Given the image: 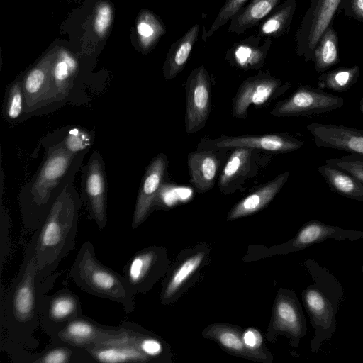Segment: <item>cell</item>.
Wrapping results in <instances>:
<instances>
[{"mask_svg": "<svg viewBox=\"0 0 363 363\" xmlns=\"http://www.w3.org/2000/svg\"><path fill=\"white\" fill-rule=\"evenodd\" d=\"M269 153L248 147L230 149L218 177L220 191L232 194L246 189L271 162Z\"/></svg>", "mask_w": 363, "mask_h": 363, "instance_id": "8992f818", "label": "cell"}, {"mask_svg": "<svg viewBox=\"0 0 363 363\" xmlns=\"http://www.w3.org/2000/svg\"><path fill=\"white\" fill-rule=\"evenodd\" d=\"M82 201L72 179L33 233L38 274L43 280L56 272L74 247Z\"/></svg>", "mask_w": 363, "mask_h": 363, "instance_id": "3957f363", "label": "cell"}, {"mask_svg": "<svg viewBox=\"0 0 363 363\" xmlns=\"http://www.w3.org/2000/svg\"><path fill=\"white\" fill-rule=\"evenodd\" d=\"M289 177L282 172L265 184L257 186L250 194L238 202L229 212L228 219L235 220L251 215L264 208L281 191Z\"/></svg>", "mask_w": 363, "mask_h": 363, "instance_id": "7402d4cb", "label": "cell"}, {"mask_svg": "<svg viewBox=\"0 0 363 363\" xmlns=\"http://www.w3.org/2000/svg\"><path fill=\"white\" fill-rule=\"evenodd\" d=\"M203 143L213 147L233 149L248 147L272 153H288L300 149L303 142L288 133H276L257 135H221L211 139L204 137Z\"/></svg>", "mask_w": 363, "mask_h": 363, "instance_id": "4fadbf2b", "label": "cell"}, {"mask_svg": "<svg viewBox=\"0 0 363 363\" xmlns=\"http://www.w3.org/2000/svg\"><path fill=\"white\" fill-rule=\"evenodd\" d=\"M208 334L230 352L253 356L245 347L242 335L235 329L223 325H215L211 328Z\"/></svg>", "mask_w": 363, "mask_h": 363, "instance_id": "d6a6232c", "label": "cell"}, {"mask_svg": "<svg viewBox=\"0 0 363 363\" xmlns=\"http://www.w3.org/2000/svg\"><path fill=\"white\" fill-rule=\"evenodd\" d=\"M330 189L342 196L363 201V183L350 173L325 164L317 168Z\"/></svg>", "mask_w": 363, "mask_h": 363, "instance_id": "484cf974", "label": "cell"}, {"mask_svg": "<svg viewBox=\"0 0 363 363\" xmlns=\"http://www.w3.org/2000/svg\"><path fill=\"white\" fill-rule=\"evenodd\" d=\"M105 164L99 151H94L86 164L82 168V201L89 217L100 230L107 223V187Z\"/></svg>", "mask_w": 363, "mask_h": 363, "instance_id": "8fae6325", "label": "cell"}, {"mask_svg": "<svg viewBox=\"0 0 363 363\" xmlns=\"http://www.w3.org/2000/svg\"><path fill=\"white\" fill-rule=\"evenodd\" d=\"M359 110L363 113V97L362 98L359 103Z\"/></svg>", "mask_w": 363, "mask_h": 363, "instance_id": "b9f144b4", "label": "cell"}, {"mask_svg": "<svg viewBox=\"0 0 363 363\" xmlns=\"http://www.w3.org/2000/svg\"><path fill=\"white\" fill-rule=\"evenodd\" d=\"M81 314L83 313L78 296L69 289H61L43 298L40 325L50 337L68 321Z\"/></svg>", "mask_w": 363, "mask_h": 363, "instance_id": "2e32d148", "label": "cell"}, {"mask_svg": "<svg viewBox=\"0 0 363 363\" xmlns=\"http://www.w3.org/2000/svg\"><path fill=\"white\" fill-rule=\"evenodd\" d=\"M337 43V33L330 26L325 30L313 50L312 61L318 73L322 74L339 62Z\"/></svg>", "mask_w": 363, "mask_h": 363, "instance_id": "f1b7e54d", "label": "cell"}, {"mask_svg": "<svg viewBox=\"0 0 363 363\" xmlns=\"http://www.w3.org/2000/svg\"><path fill=\"white\" fill-rule=\"evenodd\" d=\"M25 96L23 82H15L6 91L3 114L9 121H15L23 116Z\"/></svg>", "mask_w": 363, "mask_h": 363, "instance_id": "836d02e7", "label": "cell"}, {"mask_svg": "<svg viewBox=\"0 0 363 363\" xmlns=\"http://www.w3.org/2000/svg\"><path fill=\"white\" fill-rule=\"evenodd\" d=\"M161 255L158 248L147 247L135 253L123 267V277L135 295L152 286L159 273Z\"/></svg>", "mask_w": 363, "mask_h": 363, "instance_id": "ac0fdd59", "label": "cell"}, {"mask_svg": "<svg viewBox=\"0 0 363 363\" xmlns=\"http://www.w3.org/2000/svg\"><path fill=\"white\" fill-rule=\"evenodd\" d=\"M116 329V326L101 325L81 314L68 321L50 337L52 342L66 343L87 350L110 337Z\"/></svg>", "mask_w": 363, "mask_h": 363, "instance_id": "9a60e30c", "label": "cell"}, {"mask_svg": "<svg viewBox=\"0 0 363 363\" xmlns=\"http://www.w3.org/2000/svg\"><path fill=\"white\" fill-rule=\"evenodd\" d=\"M262 40L257 35H253L234 43L227 49L225 59L230 66L243 71L261 69L272 43L271 38H264L260 44Z\"/></svg>", "mask_w": 363, "mask_h": 363, "instance_id": "ffe728a7", "label": "cell"}, {"mask_svg": "<svg viewBox=\"0 0 363 363\" xmlns=\"http://www.w3.org/2000/svg\"><path fill=\"white\" fill-rule=\"evenodd\" d=\"M279 1L280 0H250L231 18L228 27V32L240 35L258 26Z\"/></svg>", "mask_w": 363, "mask_h": 363, "instance_id": "cb8c5ba5", "label": "cell"}, {"mask_svg": "<svg viewBox=\"0 0 363 363\" xmlns=\"http://www.w3.org/2000/svg\"><path fill=\"white\" fill-rule=\"evenodd\" d=\"M305 265L313 282L303 291L302 298L315 330L311 350L317 353L336 330V315L345 294L340 282L324 267L311 259L306 260Z\"/></svg>", "mask_w": 363, "mask_h": 363, "instance_id": "277c9868", "label": "cell"}, {"mask_svg": "<svg viewBox=\"0 0 363 363\" xmlns=\"http://www.w3.org/2000/svg\"><path fill=\"white\" fill-rule=\"evenodd\" d=\"M204 257L203 252H199L186 259L174 272L162 293V299L171 298L186 279L197 269Z\"/></svg>", "mask_w": 363, "mask_h": 363, "instance_id": "4dcf8cb0", "label": "cell"}, {"mask_svg": "<svg viewBox=\"0 0 363 363\" xmlns=\"http://www.w3.org/2000/svg\"><path fill=\"white\" fill-rule=\"evenodd\" d=\"M342 0H310L296 34V54L312 61L313 50L340 8Z\"/></svg>", "mask_w": 363, "mask_h": 363, "instance_id": "9c48e42d", "label": "cell"}, {"mask_svg": "<svg viewBox=\"0 0 363 363\" xmlns=\"http://www.w3.org/2000/svg\"><path fill=\"white\" fill-rule=\"evenodd\" d=\"M342 97L309 85H299L286 99L278 101L270 111L277 118L320 115L342 107Z\"/></svg>", "mask_w": 363, "mask_h": 363, "instance_id": "ba28073f", "label": "cell"}, {"mask_svg": "<svg viewBox=\"0 0 363 363\" xmlns=\"http://www.w3.org/2000/svg\"><path fill=\"white\" fill-rule=\"evenodd\" d=\"M186 132L188 135L203 129L207 123L212 102L211 76L203 65L194 68L184 84Z\"/></svg>", "mask_w": 363, "mask_h": 363, "instance_id": "30bf717a", "label": "cell"}, {"mask_svg": "<svg viewBox=\"0 0 363 363\" xmlns=\"http://www.w3.org/2000/svg\"><path fill=\"white\" fill-rule=\"evenodd\" d=\"M168 164L167 155L161 152L153 157L147 167L133 211L131 223L133 229L141 225L153 210L156 199L164 184Z\"/></svg>", "mask_w": 363, "mask_h": 363, "instance_id": "5bb4252c", "label": "cell"}, {"mask_svg": "<svg viewBox=\"0 0 363 363\" xmlns=\"http://www.w3.org/2000/svg\"><path fill=\"white\" fill-rule=\"evenodd\" d=\"M297 6L296 0H286L279 4L265 17L257 28L262 39L279 38L289 31Z\"/></svg>", "mask_w": 363, "mask_h": 363, "instance_id": "d4e9b609", "label": "cell"}, {"mask_svg": "<svg viewBox=\"0 0 363 363\" xmlns=\"http://www.w3.org/2000/svg\"><path fill=\"white\" fill-rule=\"evenodd\" d=\"M274 328L286 333L297 345L306 335V321L298 301L292 291L279 294L274 307Z\"/></svg>", "mask_w": 363, "mask_h": 363, "instance_id": "d6986e66", "label": "cell"}, {"mask_svg": "<svg viewBox=\"0 0 363 363\" xmlns=\"http://www.w3.org/2000/svg\"><path fill=\"white\" fill-rule=\"evenodd\" d=\"M9 227L10 218L1 207V268L4 260L6 259L9 250Z\"/></svg>", "mask_w": 363, "mask_h": 363, "instance_id": "8d00e7d4", "label": "cell"}, {"mask_svg": "<svg viewBox=\"0 0 363 363\" xmlns=\"http://www.w3.org/2000/svg\"><path fill=\"white\" fill-rule=\"evenodd\" d=\"M242 338L245 347L253 356L259 357L258 350L260 349L263 340L259 332L254 328L246 330Z\"/></svg>", "mask_w": 363, "mask_h": 363, "instance_id": "74e56055", "label": "cell"}, {"mask_svg": "<svg viewBox=\"0 0 363 363\" xmlns=\"http://www.w3.org/2000/svg\"><path fill=\"white\" fill-rule=\"evenodd\" d=\"M345 13L350 18L363 21V0H356Z\"/></svg>", "mask_w": 363, "mask_h": 363, "instance_id": "ab89813d", "label": "cell"}, {"mask_svg": "<svg viewBox=\"0 0 363 363\" xmlns=\"http://www.w3.org/2000/svg\"><path fill=\"white\" fill-rule=\"evenodd\" d=\"M60 275L56 272L43 280L40 277L31 238L18 273L1 295L0 346L12 362L33 363L36 358L40 341L35 333L40 325L43 300Z\"/></svg>", "mask_w": 363, "mask_h": 363, "instance_id": "6da1fadb", "label": "cell"}, {"mask_svg": "<svg viewBox=\"0 0 363 363\" xmlns=\"http://www.w3.org/2000/svg\"><path fill=\"white\" fill-rule=\"evenodd\" d=\"M325 163L350 173L363 183V155L350 153L341 157L327 159Z\"/></svg>", "mask_w": 363, "mask_h": 363, "instance_id": "d590c367", "label": "cell"}, {"mask_svg": "<svg viewBox=\"0 0 363 363\" xmlns=\"http://www.w3.org/2000/svg\"><path fill=\"white\" fill-rule=\"evenodd\" d=\"M230 151V149L209 146L200 141L196 149L188 154L189 182L196 191L205 193L213 187Z\"/></svg>", "mask_w": 363, "mask_h": 363, "instance_id": "7c38bea8", "label": "cell"}, {"mask_svg": "<svg viewBox=\"0 0 363 363\" xmlns=\"http://www.w3.org/2000/svg\"><path fill=\"white\" fill-rule=\"evenodd\" d=\"M199 32V25L196 23L171 45L163 66V74L167 80L176 77L185 68L198 40Z\"/></svg>", "mask_w": 363, "mask_h": 363, "instance_id": "603a6c76", "label": "cell"}, {"mask_svg": "<svg viewBox=\"0 0 363 363\" xmlns=\"http://www.w3.org/2000/svg\"><path fill=\"white\" fill-rule=\"evenodd\" d=\"M43 161L20 191L19 206L26 231L35 232L68 183L74 179L87 152L72 153L60 142L43 143Z\"/></svg>", "mask_w": 363, "mask_h": 363, "instance_id": "7a4b0ae2", "label": "cell"}, {"mask_svg": "<svg viewBox=\"0 0 363 363\" xmlns=\"http://www.w3.org/2000/svg\"><path fill=\"white\" fill-rule=\"evenodd\" d=\"M248 0H226L219 10L209 29L203 33L202 38L206 42L221 26L225 25L247 3Z\"/></svg>", "mask_w": 363, "mask_h": 363, "instance_id": "e575fe53", "label": "cell"}, {"mask_svg": "<svg viewBox=\"0 0 363 363\" xmlns=\"http://www.w3.org/2000/svg\"><path fill=\"white\" fill-rule=\"evenodd\" d=\"M111 20V9L108 5H101L96 13L94 22L96 32L102 35L107 30Z\"/></svg>", "mask_w": 363, "mask_h": 363, "instance_id": "f35d334b", "label": "cell"}, {"mask_svg": "<svg viewBox=\"0 0 363 363\" xmlns=\"http://www.w3.org/2000/svg\"><path fill=\"white\" fill-rule=\"evenodd\" d=\"M69 275L82 290L121 303L125 313L134 310L135 294L128 287L123 275L99 262L91 242L82 244Z\"/></svg>", "mask_w": 363, "mask_h": 363, "instance_id": "5b68a950", "label": "cell"}, {"mask_svg": "<svg viewBox=\"0 0 363 363\" xmlns=\"http://www.w3.org/2000/svg\"><path fill=\"white\" fill-rule=\"evenodd\" d=\"M318 147L363 155V130L343 125L313 122L306 126Z\"/></svg>", "mask_w": 363, "mask_h": 363, "instance_id": "e0dca14e", "label": "cell"}, {"mask_svg": "<svg viewBox=\"0 0 363 363\" xmlns=\"http://www.w3.org/2000/svg\"><path fill=\"white\" fill-rule=\"evenodd\" d=\"M360 73L359 66L339 67L323 72L318 79L320 89H328L336 92L350 89L357 82Z\"/></svg>", "mask_w": 363, "mask_h": 363, "instance_id": "f546056e", "label": "cell"}, {"mask_svg": "<svg viewBox=\"0 0 363 363\" xmlns=\"http://www.w3.org/2000/svg\"><path fill=\"white\" fill-rule=\"evenodd\" d=\"M292 84L259 71L245 79L239 86L232 100L231 113L236 118L245 119L250 106L260 108L282 96Z\"/></svg>", "mask_w": 363, "mask_h": 363, "instance_id": "52a82bcc", "label": "cell"}, {"mask_svg": "<svg viewBox=\"0 0 363 363\" xmlns=\"http://www.w3.org/2000/svg\"><path fill=\"white\" fill-rule=\"evenodd\" d=\"M89 352L73 345L50 342L38 352L33 363H94Z\"/></svg>", "mask_w": 363, "mask_h": 363, "instance_id": "83f0119b", "label": "cell"}, {"mask_svg": "<svg viewBox=\"0 0 363 363\" xmlns=\"http://www.w3.org/2000/svg\"><path fill=\"white\" fill-rule=\"evenodd\" d=\"M356 0H342L340 8L344 10L345 13L354 3Z\"/></svg>", "mask_w": 363, "mask_h": 363, "instance_id": "60d3db41", "label": "cell"}, {"mask_svg": "<svg viewBox=\"0 0 363 363\" xmlns=\"http://www.w3.org/2000/svg\"><path fill=\"white\" fill-rule=\"evenodd\" d=\"M95 362L126 363L148 362L151 359L139 350L132 346L110 343L105 341L86 350Z\"/></svg>", "mask_w": 363, "mask_h": 363, "instance_id": "4316f807", "label": "cell"}, {"mask_svg": "<svg viewBox=\"0 0 363 363\" xmlns=\"http://www.w3.org/2000/svg\"><path fill=\"white\" fill-rule=\"evenodd\" d=\"M361 270H362V273L363 274V265L362 266Z\"/></svg>", "mask_w": 363, "mask_h": 363, "instance_id": "7bdbcfd3", "label": "cell"}, {"mask_svg": "<svg viewBox=\"0 0 363 363\" xmlns=\"http://www.w3.org/2000/svg\"><path fill=\"white\" fill-rule=\"evenodd\" d=\"M360 238H363V231L342 229L313 220L302 226L289 246L292 250H299L313 244L320 243L329 238L339 241L345 240L354 241Z\"/></svg>", "mask_w": 363, "mask_h": 363, "instance_id": "44dd1931", "label": "cell"}, {"mask_svg": "<svg viewBox=\"0 0 363 363\" xmlns=\"http://www.w3.org/2000/svg\"><path fill=\"white\" fill-rule=\"evenodd\" d=\"M95 133L84 128L73 126L68 127L61 139L54 140L60 142L65 147L72 153L88 152L94 143Z\"/></svg>", "mask_w": 363, "mask_h": 363, "instance_id": "1f68e13d", "label": "cell"}]
</instances>
